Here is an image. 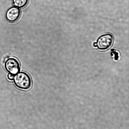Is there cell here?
<instances>
[{
	"label": "cell",
	"mask_w": 129,
	"mask_h": 129,
	"mask_svg": "<svg viewBox=\"0 0 129 129\" xmlns=\"http://www.w3.org/2000/svg\"><path fill=\"white\" fill-rule=\"evenodd\" d=\"M21 15V11L17 7L14 6L7 10L6 14V17L8 21L14 22L18 19Z\"/></svg>",
	"instance_id": "277c9868"
},
{
	"label": "cell",
	"mask_w": 129,
	"mask_h": 129,
	"mask_svg": "<svg viewBox=\"0 0 129 129\" xmlns=\"http://www.w3.org/2000/svg\"><path fill=\"white\" fill-rule=\"evenodd\" d=\"M114 38L110 34L102 35L97 39L96 47L99 50H106L109 49L113 43Z\"/></svg>",
	"instance_id": "7a4b0ae2"
},
{
	"label": "cell",
	"mask_w": 129,
	"mask_h": 129,
	"mask_svg": "<svg viewBox=\"0 0 129 129\" xmlns=\"http://www.w3.org/2000/svg\"><path fill=\"white\" fill-rule=\"evenodd\" d=\"M13 80L15 85L19 89L27 90L31 87V78L29 74L25 72L17 73L14 76Z\"/></svg>",
	"instance_id": "6da1fadb"
},
{
	"label": "cell",
	"mask_w": 129,
	"mask_h": 129,
	"mask_svg": "<svg viewBox=\"0 0 129 129\" xmlns=\"http://www.w3.org/2000/svg\"><path fill=\"white\" fill-rule=\"evenodd\" d=\"M14 78V75H13V74H8V78L9 80L11 81L13 80Z\"/></svg>",
	"instance_id": "8992f818"
},
{
	"label": "cell",
	"mask_w": 129,
	"mask_h": 129,
	"mask_svg": "<svg viewBox=\"0 0 129 129\" xmlns=\"http://www.w3.org/2000/svg\"><path fill=\"white\" fill-rule=\"evenodd\" d=\"M93 45L95 47H96V42H95L93 43Z\"/></svg>",
	"instance_id": "52a82bcc"
},
{
	"label": "cell",
	"mask_w": 129,
	"mask_h": 129,
	"mask_svg": "<svg viewBox=\"0 0 129 129\" xmlns=\"http://www.w3.org/2000/svg\"><path fill=\"white\" fill-rule=\"evenodd\" d=\"M5 67L6 70L9 74L15 75L20 71V65L18 61L15 58L7 59L5 62Z\"/></svg>",
	"instance_id": "3957f363"
},
{
	"label": "cell",
	"mask_w": 129,
	"mask_h": 129,
	"mask_svg": "<svg viewBox=\"0 0 129 129\" xmlns=\"http://www.w3.org/2000/svg\"><path fill=\"white\" fill-rule=\"evenodd\" d=\"M29 0H13L14 6L19 8H23L28 3Z\"/></svg>",
	"instance_id": "5b68a950"
}]
</instances>
